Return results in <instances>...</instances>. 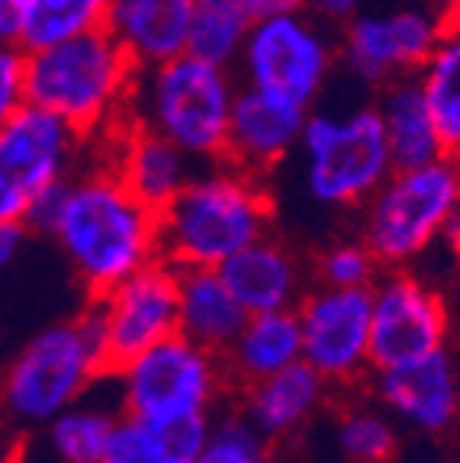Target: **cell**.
I'll return each mask as SVG.
<instances>
[{
  "mask_svg": "<svg viewBox=\"0 0 460 463\" xmlns=\"http://www.w3.org/2000/svg\"><path fill=\"white\" fill-rule=\"evenodd\" d=\"M49 239H55L91 297H103L161 258L158 213L145 206L101 158L68 177Z\"/></svg>",
  "mask_w": 460,
  "mask_h": 463,
  "instance_id": "cell-1",
  "label": "cell"
},
{
  "mask_svg": "<svg viewBox=\"0 0 460 463\" xmlns=\"http://www.w3.org/2000/svg\"><path fill=\"white\" fill-rule=\"evenodd\" d=\"M273 203L264 177L232 165H196L194 177L158 213V251L171 268H219L271 235Z\"/></svg>",
  "mask_w": 460,
  "mask_h": 463,
  "instance_id": "cell-2",
  "label": "cell"
},
{
  "mask_svg": "<svg viewBox=\"0 0 460 463\" xmlns=\"http://www.w3.org/2000/svg\"><path fill=\"white\" fill-rule=\"evenodd\" d=\"M136 74V61L101 26L29 49L26 100L97 142L126 123Z\"/></svg>",
  "mask_w": 460,
  "mask_h": 463,
  "instance_id": "cell-3",
  "label": "cell"
},
{
  "mask_svg": "<svg viewBox=\"0 0 460 463\" xmlns=\"http://www.w3.org/2000/svg\"><path fill=\"white\" fill-rule=\"evenodd\" d=\"M235 94L238 78L229 65L184 52L139 68L126 119L177 145L196 165H209L225 158Z\"/></svg>",
  "mask_w": 460,
  "mask_h": 463,
  "instance_id": "cell-4",
  "label": "cell"
},
{
  "mask_svg": "<svg viewBox=\"0 0 460 463\" xmlns=\"http://www.w3.org/2000/svg\"><path fill=\"white\" fill-rule=\"evenodd\" d=\"M110 373L107 326L97 303L72 322H55L23 345L0 376V412L14 425H49Z\"/></svg>",
  "mask_w": 460,
  "mask_h": 463,
  "instance_id": "cell-5",
  "label": "cell"
},
{
  "mask_svg": "<svg viewBox=\"0 0 460 463\" xmlns=\"http://www.w3.org/2000/svg\"><path fill=\"white\" fill-rule=\"evenodd\" d=\"M302 190L325 210H358L393 171L374 103L312 107L296 142Z\"/></svg>",
  "mask_w": 460,
  "mask_h": 463,
  "instance_id": "cell-6",
  "label": "cell"
},
{
  "mask_svg": "<svg viewBox=\"0 0 460 463\" xmlns=\"http://www.w3.org/2000/svg\"><path fill=\"white\" fill-rule=\"evenodd\" d=\"M339 68V36L310 10L254 16L232 71L238 84L254 87L300 109L322 100Z\"/></svg>",
  "mask_w": 460,
  "mask_h": 463,
  "instance_id": "cell-7",
  "label": "cell"
},
{
  "mask_svg": "<svg viewBox=\"0 0 460 463\" xmlns=\"http://www.w3.org/2000/svg\"><path fill=\"white\" fill-rule=\"evenodd\" d=\"M460 200V158L441 155L416 167H393L364 210V245L383 268L403 270L441 239Z\"/></svg>",
  "mask_w": 460,
  "mask_h": 463,
  "instance_id": "cell-8",
  "label": "cell"
},
{
  "mask_svg": "<svg viewBox=\"0 0 460 463\" xmlns=\"http://www.w3.org/2000/svg\"><path fill=\"white\" fill-rule=\"evenodd\" d=\"M97 158V142L33 103L0 126V222H23L45 190Z\"/></svg>",
  "mask_w": 460,
  "mask_h": 463,
  "instance_id": "cell-9",
  "label": "cell"
},
{
  "mask_svg": "<svg viewBox=\"0 0 460 463\" xmlns=\"http://www.w3.org/2000/svg\"><path fill=\"white\" fill-rule=\"evenodd\" d=\"M113 373H120L122 412L139 421L206 415L225 380L223 357L180 332L139 351Z\"/></svg>",
  "mask_w": 460,
  "mask_h": 463,
  "instance_id": "cell-10",
  "label": "cell"
},
{
  "mask_svg": "<svg viewBox=\"0 0 460 463\" xmlns=\"http://www.w3.org/2000/svg\"><path fill=\"white\" fill-rule=\"evenodd\" d=\"M447 16L428 0H393L383 7H360L339 33V65L358 84L412 78L432 55Z\"/></svg>",
  "mask_w": 460,
  "mask_h": 463,
  "instance_id": "cell-11",
  "label": "cell"
},
{
  "mask_svg": "<svg viewBox=\"0 0 460 463\" xmlns=\"http://www.w3.org/2000/svg\"><path fill=\"white\" fill-rule=\"evenodd\" d=\"M370 312L374 287H322L296 306L302 361L329 380H354L370 364Z\"/></svg>",
  "mask_w": 460,
  "mask_h": 463,
  "instance_id": "cell-12",
  "label": "cell"
},
{
  "mask_svg": "<svg viewBox=\"0 0 460 463\" xmlns=\"http://www.w3.org/2000/svg\"><path fill=\"white\" fill-rule=\"evenodd\" d=\"M447 338L445 299L418 277L393 270L374 283L370 367H396L441 351Z\"/></svg>",
  "mask_w": 460,
  "mask_h": 463,
  "instance_id": "cell-13",
  "label": "cell"
},
{
  "mask_svg": "<svg viewBox=\"0 0 460 463\" xmlns=\"http://www.w3.org/2000/svg\"><path fill=\"white\" fill-rule=\"evenodd\" d=\"M107 326L110 373L139 351L177 332V268L151 260L142 270L94 297Z\"/></svg>",
  "mask_w": 460,
  "mask_h": 463,
  "instance_id": "cell-14",
  "label": "cell"
},
{
  "mask_svg": "<svg viewBox=\"0 0 460 463\" xmlns=\"http://www.w3.org/2000/svg\"><path fill=\"white\" fill-rule=\"evenodd\" d=\"M97 158L107 161L120 181L155 213H161L184 184L194 177L196 161L177 145L136 123H120L110 136L97 138Z\"/></svg>",
  "mask_w": 460,
  "mask_h": 463,
  "instance_id": "cell-15",
  "label": "cell"
},
{
  "mask_svg": "<svg viewBox=\"0 0 460 463\" xmlns=\"http://www.w3.org/2000/svg\"><path fill=\"white\" fill-rule=\"evenodd\" d=\"M306 113L310 109H300L271 94H261L254 87L238 84L229 116L225 161L258 174V177L273 174L293 158Z\"/></svg>",
  "mask_w": 460,
  "mask_h": 463,
  "instance_id": "cell-16",
  "label": "cell"
},
{
  "mask_svg": "<svg viewBox=\"0 0 460 463\" xmlns=\"http://www.w3.org/2000/svg\"><path fill=\"white\" fill-rule=\"evenodd\" d=\"M374 390L393 412L425 431H441L457 419V373L445 347L418 361L374 370Z\"/></svg>",
  "mask_w": 460,
  "mask_h": 463,
  "instance_id": "cell-17",
  "label": "cell"
},
{
  "mask_svg": "<svg viewBox=\"0 0 460 463\" xmlns=\"http://www.w3.org/2000/svg\"><path fill=\"white\" fill-rule=\"evenodd\" d=\"M225 287L248 316L273 309H296L302 299V264L273 235L252 241L219 264Z\"/></svg>",
  "mask_w": 460,
  "mask_h": 463,
  "instance_id": "cell-18",
  "label": "cell"
},
{
  "mask_svg": "<svg viewBox=\"0 0 460 463\" xmlns=\"http://www.w3.org/2000/svg\"><path fill=\"white\" fill-rule=\"evenodd\" d=\"M194 0H113L107 29L136 68L161 65L190 45Z\"/></svg>",
  "mask_w": 460,
  "mask_h": 463,
  "instance_id": "cell-19",
  "label": "cell"
},
{
  "mask_svg": "<svg viewBox=\"0 0 460 463\" xmlns=\"http://www.w3.org/2000/svg\"><path fill=\"white\" fill-rule=\"evenodd\" d=\"M242 309L216 268H177V332L223 357L242 332Z\"/></svg>",
  "mask_w": 460,
  "mask_h": 463,
  "instance_id": "cell-20",
  "label": "cell"
},
{
  "mask_svg": "<svg viewBox=\"0 0 460 463\" xmlns=\"http://www.w3.org/2000/svg\"><path fill=\"white\" fill-rule=\"evenodd\" d=\"M302 361V332L296 309L254 312L223 354L225 380L248 386L290 364Z\"/></svg>",
  "mask_w": 460,
  "mask_h": 463,
  "instance_id": "cell-21",
  "label": "cell"
},
{
  "mask_svg": "<svg viewBox=\"0 0 460 463\" xmlns=\"http://www.w3.org/2000/svg\"><path fill=\"white\" fill-rule=\"evenodd\" d=\"M374 107L377 116H380L383 136H387L393 167H416L445 155L432 109L425 103L416 74L383 84L377 90Z\"/></svg>",
  "mask_w": 460,
  "mask_h": 463,
  "instance_id": "cell-22",
  "label": "cell"
},
{
  "mask_svg": "<svg viewBox=\"0 0 460 463\" xmlns=\"http://www.w3.org/2000/svg\"><path fill=\"white\" fill-rule=\"evenodd\" d=\"M244 390H248V396H244L248 421L264 438H277V434L293 431L296 425L310 419L325 392V376L306 361H296L277 373L261 376Z\"/></svg>",
  "mask_w": 460,
  "mask_h": 463,
  "instance_id": "cell-23",
  "label": "cell"
},
{
  "mask_svg": "<svg viewBox=\"0 0 460 463\" xmlns=\"http://www.w3.org/2000/svg\"><path fill=\"white\" fill-rule=\"evenodd\" d=\"M445 155L460 158V16L445 23L432 55L416 71Z\"/></svg>",
  "mask_w": 460,
  "mask_h": 463,
  "instance_id": "cell-24",
  "label": "cell"
},
{
  "mask_svg": "<svg viewBox=\"0 0 460 463\" xmlns=\"http://www.w3.org/2000/svg\"><path fill=\"white\" fill-rule=\"evenodd\" d=\"M252 23V0H194V26H190L187 52L232 68Z\"/></svg>",
  "mask_w": 460,
  "mask_h": 463,
  "instance_id": "cell-25",
  "label": "cell"
},
{
  "mask_svg": "<svg viewBox=\"0 0 460 463\" xmlns=\"http://www.w3.org/2000/svg\"><path fill=\"white\" fill-rule=\"evenodd\" d=\"M113 0H26L23 14V49H43L58 39L107 26Z\"/></svg>",
  "mask_w": 460,
  "mask_h": 463,
  "instance_id": "cell-26",
  "label": "cell"
},
{
  "mask_svg": "<svg viewBox=\"0 0 460 463\" xmlns=\"http://www.w3.org/2000/svg\"><path fill=\"white\" fill-rule=\"evenodd\" d=\"M116 415L101 405H84L78 399L49 421L52 450L62 463H101L116 431Z\"/></svg>",
  "mask_w": 460,
  "mask_h": 463,
  "instance_id": "cell-27",
  "label": "cell"
},
{
  "mask_svg": "<svg viewBox=\"0 0 460 463\" xmlns=\"http://www.w3.org/2000/svg\"><path fill=\"white\" fill-rule=\"evenodd\" d=\"M129 419V415H126ZM139 434V444L149 454L151 463H194L200 448L209 438L206 415H190V419L171 421H139L132 419Z\"/></svg>",
  "mask_w": 460,
  "mask_h": 463,
  "instance_id": "cell-28",
  "label": "cell"
},
{
  "mask_svg": "<svg viewBox=\"0 0 460 463\" xmlns=\"http://www.w3.org/2000/svg\"><path fill=\"white\" fill-rule=\"evenodd\" d=\"M194 463H267V438L248 419H225L209 428Z\"/></svg>",
  "mask_w": 460,
  "mask_h": 463,
  "instance_id": "cell-29",
  "label": "cell"
},
{
  "mask_svg": "<svg viewBox=\"0 0 460 463\" xmlns=\"http://www.w3.org/2000/svg\"><path fill=\"white\" fill-rule=\"evenodd\" d=\"M380 268L383 264L364 241H339V245L325 248V254L316 264L322 287H339V289L374 287L380 280Z\"/></svg>",
  "mask_w": 460,
  "mask_h": 463,
  "instance_id": "cell-30",
  "label": "cell"
},
{
  "mask_svg": "<svg viewBox=\"0 0 460 463\" xmlns=\"http://www.w3.org/2000/svg\"><path fill=\"white\" fill-rule=\"evenodd\" d=\"M339 444L354 463H383L396 450V431L377 412H351L339 428Z\"/></svg>",
  "mask_w": 460,
  "mask_h": 463,
  "instance_id": "cell-31",
  "label": "cell"
},
{
  "mask_svg": "<svg viewBox=\"0 0 460 463\" xmlns=\"http://www.w3.org/2000/svg\"><path fill=\"white\" fill-rule=\"evenodd\" d=\"M26 103V49L20 43H0V126Z\"/></svg>",
  "mask_w": 460,
  "mask_h": 463,
  "instance_id": "cell-32",
  "label": "cell"
},
{
  "mask_svg": "<svg viewBox=\"0 0 460 463\" xmlns=\"http://www.w3.org/2000/svg\"><path fill=\"white\" fill-rule=\"evenodd\" d=\"M101 463H151L149 454L139 444V434L132 419H120L116 421V431L107 444V454H103Z\"/></svg>",
  "mask_w": 460,
  "mask_h": 463,
  "instance_id": "cell-33",
  "label": "cell"
},
{
  "mask_svg": "<svg viewBox=\"0 0 460 463\" xmlns=\"http://www.w3.org/2000/svg\"><path fill=\"white\" fill-rule=\"evenodd\" d=\"M367 0H302V10H310L316 20H322L325 26L341 29Z\"/></svg>",
  "mask_w": 460,
  "mask_h": 463,
  "instance_id": "cell-34",
  "label": "cell"
},
{
  "mask_svg": "<svg viewBox=\"0 0 460 463\" xmlns=\"http://www.w3.org/2000/svg\"><path fill=\"white\" fill-rule=\"evenodd\" d=\"M23 241H26V225L23 222H0V274L20 258Z\"/></svg>",
  "mask_w": 460,
  "mask_h": 463,
  "instance_id": "cell-35",
  "label": "cell"
},
{
  "mask_svg": "<svg viewBox=\"0 0 460 463\" xmlns=\"http://www.w3.org/2000/svg\"><path fill=\"white\" fill-rule=\"evenodd\" d=\"M26 0H0V43H20Z\"/></svg>",
  "mask_w": 460,
  "mask_h": 463,
  "instance_id": "cell-36",
  "label": "cell"
},
{
  "mask_svg": "<svg viewBox=\"0 0 460 463\" xmlns=\"http://www.w3.org/2000/svg\"><path fill=\"white\" fill-rule=\"evenodd\" d=\"M23 457V441L16 434L14 421H7L0 415V463H20Z\"/></svg>",
  "mask_w": 460,
  "mask_h": 463,
  "instance_id": "cell-37",
  "label": "cell"
},
{
  "mask_svg": "<svg viewBox=\"0 0 460 463\" xmlns=\"http://www.w3.org/2000/svg\"><path fill=\"white\" fill-rule=\"evenodd\" d=\"M441 239H445V245L451 248V251L460 258V200H457V206H454V210H451V216L445 219V229H441Z\"/></svg>",
  "mask_w": 460,
  "mask_h": 463,
  "instance_id": "cell-38",
  "label": "cell"
},
{
  "mask_svg": "<svg viewBox=\"0 0 460 463\" xmlns=\"http://www.w3.org/2000/svg\"><path fill=\"white\" fill-rule=\"evenodd\" d=\"M254 16L287 14V10H302V0H252Z\"/></svg>",
  "mask_w": 460,
  "mask_h": 463,
  "instance_id": "cell-39",
  "label": "cell"
},
{
  "mask_svg": "<svg viewBox=\"0 0 460 463\" xmlns=\"http://www.w3.org/2000/svg\"><path fill=\"white\" fill-rule=\"evenodd\" d=\"M428 4H435V7H438L441 14L447 16V20H454V16H460V0H428Z\"/></svg>",
  "mask_w": 460,
  "mask_h": 463,
  "instance_id": "cell-40",
  "label": "cell"
}]
</instances>
